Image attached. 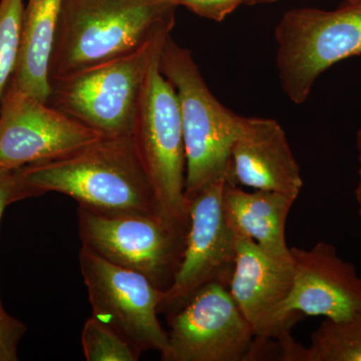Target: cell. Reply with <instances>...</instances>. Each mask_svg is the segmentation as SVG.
I'll list each match as a JSON object with an SVG mask.
<instances>
[{
  "mask_svg": "<svg viewBox=\"0 0 361 361\" xmlns=\"http://www.w3.org/2000/svg\"><path fill=\"white\" fill-rule=\"evenodd\" d=\"M18 197L59 193L109 215L157 214L155 195L130 135H104L63 158L16 170Z\"/></svg>",
  "mask_w": 361,
  "mask_h": 361,
  "instance_id": "obj_1",
  "label": "cell"
},
{
  "mask_svg": "<svg viewBox=\"0 0 361 361\" xmlns=\"http://www.w3.org/2000/svg\"><path fill=\"white\" fill-rule=\"evenodd\" d=\"M178 7L176 0H63L51 82L171 35Z\"/></svg>",
  "mask_w": 361,
  "mask_h": 361,
  "instance_id": "obj_2",
  "label": "cell"
},
{
  "mask_svg": "<svg viewBox=\"0 0 361 361\" xmlns=\"http://www.w3.org/2000/svg\"><path fill=\"white\" fill-rule=\"evenodd\" d=\"M160 68L174 85L179 99L188 200L212 183L227 179L241 116L218 101L191 51L178 44L171 35L161 47Z\"/></svg>",
  "mask_w": 361,
  "mask_h": 361,
  "instance_id": "obj_3",
  "label": "cell"
},
{
  "mask_svg": "<svg viewBox=\"0 0 361 361\" xmlns=\"http://www.w3.org/2000/svg\"><path fill=\"white\" fill-rule=\"evenodd\" d=\"M160 52L145 75L130 137L155 195L159 216L187 231L189 202L185 196L186 154L179 99L161 71Z\"/></svg>",
  "mask_w": 361,
  "mask_h": 361,
  "instance_id": "obj_4",
  "label": "cell"
},
{
  "mask_svg": "<svg viewBox=\"0 0 361 361\" xmlns=\"http://www.w3.org/2000/svg\"><path fill=\"white\" fill-rule=\"evenodd\" d=\"M274 35L282 90L292 103H305L325 71L361 54V2L336 11L291 9Z\"/></svg>",
  "mask_w": 361,
  "mask_h": 361,
  "instance_id": "obj_5",
  "label": "cell"
},
{
  "mask_svg": "<svg viewBox=\"0 0 361 361\" xmlns=\"http://www.w3.org/2000/svg\"><path fill=\"white\" fill-rule=\"evenodd\" d=\"M169 35L126 56L51 80L47 104L99 134L130 135L147 70Z\"/></svg>",
  "mask_w": 361,
  "mask_h": 361,
  "instance_id": "obj_6",
  "label": "cell"
},
{
  "mask_svg": "<svg viewBox=\"0 0 361 361\" xmlns=\"http://www.w3.org/2000/svg\"><path fill=\"white\" fill-rule=\"evenodd\" d=\"M167 318L170 331L161 361L260 360L273 349L272 339L254 336L222 284H207Z\"/></svg>",
  "mask_w": 361,
  "mask_h": 361,
  "instance_id": "obj_7",
  "label": "cell"
},
{
  "mask_svg": "<svg viewBox=\"0 0 361 361\" xmlns=\"http://www.w3.org/2000/svg\"><path fill=\"white\" fill-rule=\"evenodd\" d=\"M82 247L109 262L141 273L163 291L179 268L187 231L157 214L109 215L78 209Z\"/></svg>",
  "mask_w": 361,
  "mask_h": 361,
  "instance_id": "obj_8",
  "label": "cell"
},
{
  "mask_svg": "<svg viewBox=\"0 0 361 361\" xmlns=\"http://www.w3.org/2000/svg\"><path fill=\"white\" fill-rule=\"evenodd\" d=\"M92 316L118 331L140 353L161 351L168 331L159 322L165 291L141 273L121 267L82 247L78 253Z\"/></svg>",
  "mask_w": 361,
  "mask_h": 361,
  "instance_id": "obj_9",
  "label": "cell"
},
{
  "mask_svg": "<svg viewBox=\"0 0 361 361\" xmlns=\"http://www.w3.org/2000/svg\"><path fill=\"white\" fill-rule=\"evenodd\" d=\"M227 179L212 183L189 202V225L174 281L165 291L159 312L172 314L209 283L229 289L236 262V235L226 220L223 188Z\"/></svg>",
  "mask_w": 361,
  "mask_h": 361,
  "instance_id": "obj_10",
  "label": "cell"
},
{
  "mask_svg": "<svg viewBox=\"0 0 361 361\" xmlns=\"http://www.w3.org/2000/svg\"><path fill=\"white\" fill-rule=\"evenodd\" d=\"M102 137L49 104L7 87L0 106V171L63 158Z\"/></svg>",
  "mask_w": 361,
  "mask_h": 361,
  "instance_id": "obj_11",
  "label": "cell"
},
{
  "mask_svg": "<svg viewBox=\"0 0 361 361\" xmlns=\"http://www.w3.org/2000/svg\"><path fill=\"white\" fill-rule=\"evenodd\" d=\"M290 251L293 282L285 315L342 320L361 310V277L336 247L320 241L310 249L292 247Z\"/></svg>",
  "mask_w": 361,
  "mask_h": 361,
  "instance_id": "obj_12",
  "label": "cell"
},
{
  "mask_svg": "<svg viewBox=\"0 0 361 361\" xmlns=\"http://www.w3.org/2000/svg\"><path fill=\"white\" fill-rule=\"evenodd\" d=\"M236 262L229 292L254 336L278 339L290 334L301 318L283 312L293 282L292 263L271 258L253 240L236 234Z\"/></svg>",
  "mask_w": 361,
  "mask_h": 361,
  "instance_id": "obj_13",
  "label": "cell"
},
{
  "mask_svg": "<svg viewBox=\"0 0 361 361\" xmlns=\"http://www.w3.org/2000/svg\"><path fill=\"white\" fill-rule=\"evenodd\" d=\"M227 180L254 190L299 196L303 187L300 167L276 120L241 116Z\"/></svg>",
  "mask_w": 361,
  "mask_h": 361,
  "instance_id": "obj_14",
  "label": "cell"
},
{
  "mask_svg": "<svg viewBox=\"0 0 361 361\" xmlns=\"http://www.w3.org/2000/svg\"><path fill=\"white\" fill-rule=\"evenodd\" d=\"M297 198L294 195L280 192H247L226 180L222 203L226 220L234 233L253 240L271 258L292 263L285 228Z\"/></svg>",
  "mask_w": 361,
  "mask_h": 361,
  "instance_id": "obj_15",
  "label": "cell"
},
{
  "mask_svg": "<svg viewBox=\"0 0 361 361\" xmlns=\"http://www.w3.org/2000/svg\"><path fill=\"white\" fill-rule=\"evenodd\" d=\"M63 0H28L21 23L18 65L8 89L47 103L51 61Z\"/></svg>",
  "mask_w": 361,
  "mask_h": 361,
  "instance_id": "obj_16",
  "label": "cell"
},
{
  "mask_svg": "<svg viewBox=\"0 0 361 361\" xmlns=\"http://www.w3.org/2000/svg\"><path fill=\"white\" fill-rule=\"evenodd\" d=\"M289 361H361V310L342 320L325 318L307 348L296 343Z\"/></svg>",
  "mask_w": 361,
  "mask_h": 361,
  "instance_id": "obj_17",
  "label": "cell"
},
{
  "mask_svg": "<svg viewBox=\"0 0 361 361\" xmlns=\"http://www.w3.org/2000/svg\"><path fill=\"white\" fill-rule=\"evenodd\" d=\"M82 346L87 361H137L141 356L125 337L94 316L85 323Z\"/></svg>",
  "mask_w": 361,
  "mask_h": 361,
  "instance_id": "obj_18",
  "label": "cell"
},
{
  "mask_svg": "<svg viewBox=\"0 0 361 361\" xmlns=\"http://www.w3.org/2000/svg\"><path fill=\"white\" fill-rule=\"evenodd\" d=\"M23 0H0V106L18 65Z\"/></svg>",
  "mask_w": 361,
  "mask_h": 361,
  "instance_id": "obj_19",
  "label": "cell"
},
{
  "mask_svg": "<svg viewBox=\"0 0 361 361\" xmlns=\"http://www.w3.org/2000/svg\"><path fill=\"white\" fill-rule=\"evenodd\" d=\"M25 332V323L8 314L0 304V361L18 360V344Z\"/></svg>",
  "mask_w": 361,
  "mask_h": 361,
  "instance_id": "obj_20",
  "label": "cell"
},
{
  "mask_svg": "<svg viewBox=\"0 0 361 361\" xmlns=\"http://www.w3.org/2000/svg\"><path fill=\"white\" fill-rule=\"evenodd\" d=\"M178 6H184L200 18L213 21H223L234 13L247 0H176Z\"/></svg>",
  "mask_w": 361,
  "mask_h": 361,
  "instance_id": "obj_21",
  "label": "cell"
},
{
  "mask_svg": "<svg viewBox=\"0 0 361 361\" xmlns=\"http://www.w3.org/2000/svg\"><path fill=\"white\" fill-rule=\"evenodd\" d=\"M18 200L20 197L16 170L0 171V222L6 207Z\"/></svg>",
  "mask_w": 361,
  "mask_h": 361,
  "instance_id": "obj_22",
  "label": "cell"
},
{
  "mask_svg": "<svg viewBox=\"0 0 361 361\" xmlns=\"http://www.w3.org/2000/svg\"><path fill=\"white\" fill-rule=\"evenodd\" d=\"M355 195L356 204H357L358 216H360L361 228V165H360V169H358V180L357 184H356Z\"/></svg>",
  "mask_w": 361,
  "mask_h": 361,
  "instance_id": "obj_23",
  "label": "cell"
},
{
  "mask_svg": "<svg viewBox=\"0 0 361 361\" xmlns=\"http://www.w3.org/2000/svg\"><path fill=\"white\" fill-rule=\"evenodd\" d=\"M356 149H357L358 161L361 165V128L356 134Z\"/></svg>",
  "mask_w": 361,
  "mask_h": 361,
  "instance_id": "obj_24",
  "label": "cell"
},
{
  "mask_svg": "<svg viewBox=\"0 0 361 361\" xmlns=\"http://www.w3.org/2000/svg\"><path fill=\"white\" fill-rule=\"evenodd\" d=\"M276 0H247V4L249 6H254V4H273Z\"/></svg>",
  "mask_w": 361,
  "mask_h": 361,
  "instance_id": "obj_25",
  "label": "cell"
},
{
  "mask_svg": "<svg viewBox=\"0 0 361 361\" xmlns=\"http://www.w3.org/2000/svg\"><path fill=\"white\" fill-rule=\"evenodd\" d=\"M349 4H356V2H361V0H348Z\"/></svg>",
  "mask_w": 361,
  "mask_h": 361,
  "instance_id": "obj_26",
  "label": "cell"
}]
</instances>
